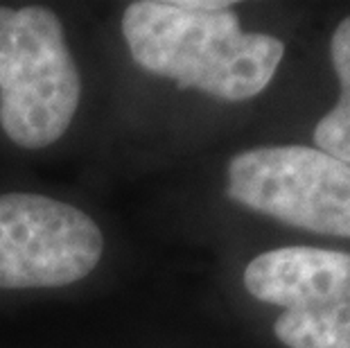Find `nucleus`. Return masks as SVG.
I'll return each instance as SVG.
<instances>
[{"instance_id":"nucleus-4","label":"nucleus","mask_w":350,"mask_h":348,"mask_svg":"<svg viewBox=\"0 0 350 348\" xmlns=\"http://www.w3.org/2000/svg\"><path fill=\"white\" fill-rule=\"evenodd\" d=\"M253 299L282 308L273 335L287 348H350V254L280 247L244 269Z\"/></svg>"},{"instance_id":"nucleus-6","label":"nucleus","mask_w":350,"mask_h":348,"mask_svg":"<svg viewBox=\"0 0 350 348\" xmlns=\"http://www.w3.org/2000/svg\"><path fill=\"white\" fill-rule=\"evenodd\" d=\"M330 57L339 77V102L319 120L314 129L317 150L350 165V16L337 25L330 41Z\"/></svg>"},{"instance_id":"nucleus-1","label":"nucleus","mask_w":350,"mask_h":348,"mask_svg":"<svg viewBox=\"0 0 350 348\" xmlns=\"http://www.w3.org/2000/svg\"><path fill=\"white\" fill-rule=\"evenodd\" d=\"M122 34L143 70L226 102L262 93L285 55L275 36L244 32L233 3L213 0H138Z\"/></svg>"},{"instance_id":"nucleus-5","label":"nucleus","mask_w":350,"mask_h":348,"mask_svg":"<svg viewBox=\"0 0 350 348\" xmlns=\"http://www.w3.org/2000/svg\"><path fill=\"white\" fill-rule=\"evenodd\" d=\"M104 254L93 217L34 192L0 195V287H64L86 278Z\"/></svg>"},{"instance_id":"nucleus-3","label":"nucleus","mask_w":350,"mask_h":348,"mask_svg":"<svg viewBox=\"0 0 350 348\" xmlns=\"http://www.w3.org/2000/svg\"><path fill=\"white\" fill-rule=\"evenodd\" d=\"M228 197L303 231L350 238V165L317 147H256L228 163Z\"/></svg>"},{"instance_id":"nucleus-2","label":"nucleus","mask_w":350,"mask_h":348,"mask_svg":"<svg viewBox=\"0 0 350 348\" xmlns=\"http://www.w3.org/2000/svg\"><path fill=\"white\" fill-rule=\"evenodd\" d=\"M81 77L59 16L48 7H0V127L12 143L41 150L66 134Z\"/></svg>"}]
</instances>
